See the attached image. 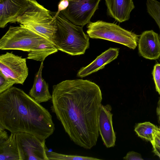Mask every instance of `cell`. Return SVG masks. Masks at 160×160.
I'll return each instance as SVG.
<instances>
[{
  "label": "cell",
  "mask_w": 160,
  "mask_h": 160,
  "mask_svg": "<svg viewBox=\"0 0 160 160\" xmlns=\"http://www.w3.org/2000/svg\"><path fill=\"white\" fill-rule=\"evenodd\" d=\"M102 97L99 87L87 80H66L53 87L51 108L75 144L91 149L99 137Z\"/></svg>",
  "instance_id": "cell-1"
},
{
  "label": "cell",
  "mask_w": 160,
  "mask_h": 160,
  "mask_svg": "<svg viewBox=\"0 0 160 160\" xmlns=\"http://www.w3.org/2000/svg\"><path fill=\"white\" fill-rule=\"evenodd\" d=\"M0 125L11 133H29L42 140L55 130L48 110L14 87L0 94Z\"/></svg>",
  "instance_id": "cell-2"
},
{
  "label": "cell",
  "mask_w": 160,
  "mask_h": 160,
  "mask_svg": "<svg viewBox=\"0 0 160 160\" xmlns=\"http://www.w3.org/2000/svg\"><path fill=\"white\" fill-rule=\"evenodd\" d=\"M56 30L52 42L58 50L75 56L84 54L89 48V37L83 27L76 25L61 12L55 19Z\"/></svg>",
  "instance_id": "cell-3"
},
{
  "label": "cell",
  "mask_w": 160,
  "mask_h": 160,
  "mask_svg": "<svg viewBox=\"0 0 160 160\" xmlns=\"http://www.w3.org/2000/svg\"><path fill=\"white\" fill-rule=\"evenodd\" d=\"M53 17L50 11L36 0H30L29 7L17 18L16 22L52 42L56 30Z\"/></svg>",
  "instance_id": "cell-4"
},
{
  "label": "cell",
  "mask_w": 160,
  "mask_h": 160,
  "mask_svg": "<svg viewBox=\"0 0 160 160\" xmlns=\"http://www.w3.org/2000/svg\"><path fill=\"white\" fill-rule=\"evenodd\" d=\"M87 33L89 38L101 39L122 44L135 49L139 36L114 23L98 20L87 24Z\"/></svg>",
  "instance_id": "cell-5"
},
{
  "label": "cell",
  "mask_w": 160,
  "mask_h": 160,
  "mask_svg": "<svg viewBox=\"0 0 160 160\" xmlns=\"http://www.w3.org/2000/svg\"><path fill=\"white\" fill-rule=\"evenodd\" d=\"M48 41L22 25L10 26L0 40V49L29 52Z\"/></svg>",
  "instance_id": "cell-6"
},
{
  "label": "cell",
  "mask_w": 160,
  "mask_h": 160,
  "mask_svg": "<svg viewBox=\"0 0 160 160\" xmlns=\"http://www.w3.org/2000/svg\"><path fill=\"white\" fill-rule=\"evenodd\" d=\"M20 160H48L45 140L25 132L16 133Z\"/></svg>",
  "instance_id": "cell-7"
},
{
  "label": "cell",
  "mask_w": 160,
  "mask_h": 160,
  "mask_svg": "<svg viewBox=\"0 0 160 160\" xmlns=\"http://www.w3.org/2000/svg\"><path fill=\"white\" fill-rule=\"evenodd\" d=\"M68 0V7L61 12L74 24L83 27L91 22L101 0Z\"/></svg>",
  "instance_id": "cell-8"
},
{
  "label": "cell",
  "mask_w": 160,
  "mask_h": 160,
  "mask_svg": "<svg viewBox=\"0 0 160 160\" xmlns=\"http://www.w3.org/2000/svg\"><path fill=\"white\" fill-rule=\"evenodd\" d=\"M0 72L15 84H23L28 73L26 58L12 52H7L1 55Z\"/></svg>",
  "instance_id": "cell-9"
},
{
  "label": "cell",
  "mask_w": 160,
  "mask_h": 160,
  "mask_svg": "<svg viewBox=\"0 0 160 160\" xmlns=\"http://www.w3.org/2000/svg\"><path fill=\"white\" fill-rule=\"evenodd\" d=\"M30 0H0V28L16 23L18 17L28 9Z\"/></svg>",
  "instance_id": "cell-10"
},
{
  "label": "cell",
  "mask_w": 160,
  "mask_h": 160,
  "mask_svg": "<svg viewBox=\"0 0 160 160\" xmlns=\"http://www.w3.org/2000/svg\"><path fill=\"white\" fill-rule=\"evenodd\" d=\"M112 109L109 104L102 105L98 120L99 133L107 148L114 147L116 141V134L112 125Z\"/></svg>",
  "instance_id": "cell-11"
},
{
  "label": "cell",
  "mask_w": 160,
  "mask_h": 160,
  "mask_svg": "<svg viewBox=\"0 0 160 160\" xmlns=\"http://www.w3.org/2000/svg\"><path fill=\"white\" fill-rule=\"evenodd\" d=\"M138 52L144 58L156 60L160 57V40L158 34L152 30L143 32L138 42Z\"/></svg>",
  "instance_id": "cell-12"
},
{
  "label": "cell",
  "mask_w": 160,
  "mask_h": 160,
  "mask_svg": "<svg viewBox=\"0 0 160 160\" xmlns=\"http://www.w3.org/2000/svg\"><path fill=\"white\" fill-rule=\"evenodd\" d=\"M119 50L118 48H110L98 56L88 65L81 68L78 71L77 76L83 78L103 68L106 65L117 58Z\"/></svg>",
  "instance_id": "cell-13"
},
{
  "label": "cell",
  "mask_w": 160,
  "mask_h": 160,
  "mask_svg": "<svg viewBox=\"0 0 160 160\" xmlns=\"http://www.w3.org/2000/svg\"><path fill=\"white\" fill-rule=\"evenodd\" d=\"M107 13L116 20L122 22L129 20L135 6L132 0H105Z\"/></svg>",
  "instance_id": "cell-14"
},
{
  "label": "cell",
  "mask_w": 160,
  "mask_h": 160,
  "mask_svg": "<svg viewBox=\"0 0 160 160\" xmlns=\"http://www.w3.org/2000/svg\"><path fill=\"white\" fill-rule=\"evenodd\" d=\"M43 65V62H42L29 93V95L39 103L47 102L52 98V95L49 92L48 84L42 77Z\"/></svg>",
  "instance_id": "cell-15"
},
{
  "label": "cell",
  "mask_w": 160,
  "mask_h": 160,
  "mask_svg": "<svg viewBox=\"0 0 160 160\" xmlns=\"http://www.w3.org/2000/svg\"><path fill=\"white\" fill-rule=\"evenodd\" d=\"M0 160H20L16 133H11L7 139L0 142Z\"/></svg>",
  "instance_id": "cell-16"
},
{
  "label": "cell",
  "mask_w": 160,
  "mask_h": 160,
  "mask_svg": "<svg viewBox=\"0 0 160 160\" xmlns=\"http://www.w3.org/2000/svg\"><path fill=\"white\" fill-rule=\"evenodd\" d=\"M58 50L52 42L48 41L29 52L27 58L43 62L47 57Z\"/></svg>",
  "instance_id": "cell-17"
},
{
  "label": "cell",
  "mask_w": 160,
  "mask_h": 160,
  "mask_svg": "<svg viewBox=\"0 0 160 160\" xmlns=\"http://www.w3.org/2000/svg\"><path fill=\"white\" fill-rule=\"evenodd\" d=\"M158 128L152 123L145 122L138 123L134 130L138 136L151 142L153 140L154 133Z\"/></svg>",
  "instance_id": "cell-18"
},
{
  "label": "cell",
  "mask_w": 160,
  "mask_h": 160,
  "mask_svg": "<svg viewBox=\"0 0 160 160\" xmlns=\"http://www.w3.org/2000/svg\"><path fill=\"white\" fill-rule=\"evenodd\" d=\"M46 152L48 160H99L101 159L92 157L74 155H68L50 151L46 147Z\"/></svg>",
  "instance_id": "cell-19"
},
{
  "label": "cell",
  "mask_w": 160,
  "mask_h": 160,
  "mask_svg": "<svg viewBox=\"0 0 160 160\" xmlns=\"http://www.w3.org/2000/svg\"><path fill=\"white\" fill-rule=\"evenodd\" d=\"M147 11L154 20L160 30V2L156 0H146Z\"/></svg>",
  "instance_id": "cell-20"
},
{
  "label": "cell",
  "mask_w": 160,
  "mask_h": 160,
  "mask_svg": "<svg viewBox=\"0 0 160 160\" xmlns=\"http://www.w3.org/2000/svg\"><path fill=\"white\" fill-rule=\"evenodd\" d=\"M15 84L13 80L0 72V94L12 87Z\"/></svg>",
  "instance_id": "cell-21"
},
{
  "label": "cell",
  "mask_w": 160,
  "mask_h": 160,
  "mask_svg": "<svg viewBox=\"0 0 160 160\" xmlns=\"http://www.w3.org/2000/svg\"><path fill=\"white\" fill-rule=\"evenodd\" d=\"M154 153L160 158V128L155 132L153 140L151 142Z\"/></svg>",
  "instance_id": "cell-22"
},
{
  "label": "cell",
  "mask_w": 160,
  "mask_h": 160,
  "mask_svg": "<svg viewBox=\"0 0 160 160\" xmlns=\"http://www.w3.org/2000/svg\"><path fill=\"white\" fill-rule=\"evenodd\" d=\"M156 91L160 95V63L155 64L152 72Z\"/></svg>",
  "instance_id": "cell-23"
},
{
  "label": "cell",
  "mask_w": 160,
  "mask_h": 160,
  "mask_svg": "<svg viewBox=\"0 0 160 160\" xmlns=\"http://www.w3.org/2000/svg\"><path fill=\"white\" fill-rule=\"evenodd\" d=\"M69 3L68 0H60L58 5V11L53 16V18L54 20L61 12L65 10L67 8Z\"/></svg>",
  "instance_id": "cell-24"
},
{
  "label": "cell",
  "mask_w": 160,
  "mask_h": 160,
  "mask_svg": "<svg viewBox=\"0 0 160 160\" xmlns=\"http://www.w3.org/2000/svg\"><path fill=\"white\" fill-rule=\"evenodd\" d=\"M126 160H143L141 155L135 152L132 151L127 153L126 155L123 158Z\"/></svg>",
  "instance_id": "cell-25"
},
{
  "label": "cell",
  "mask_w": 160,
  "mask_h": 160,
  "mask_svg": "<svg viewBox=\"0 0 160 160\" xmlns=\"http://www.w3.org/2000/svg\"><path fill=\"white\" fill-rule=\"evenodd\" d=\"M5 129L0 125V142L6 140L9 138V136Z\"/></svg>",
  "instance_id": "cell-26"
},
{
  "label": "cell",
  "mask_w": 160,
  "mask_h": 160,
  "mask_svg": "<svg viewBox=\"0 0 160 160\" xmlns=\"http://www.w3.org/2000/svg\"><path fill=\"white\" fill-rule=\"evenodd\" d=\"M156 112L158 116V120L160 121V98L159 99L157 104V106L156 108Z\"/></svg>",
  "instance_id": "cell-27"
},
{
  "label": "cell",
  "mask_w": 160,
  "mask_h": 160,
  "mask_svg": "<svg viewBox=\"0 0 160 160\" xmlns=\"http://www.w3.org/2000/svg\"><path fill=\"white\" fill-rule=\"evenodd\" d=\"M159 122V123H160V126H159V128H160V121Z\"/></svg>",
  "instance_id": "cell-28"
}]
</instances>
